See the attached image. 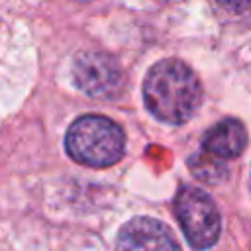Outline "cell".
<instances>
[{
	"label": "cell",
	"mask_w": 251,
	"mask_h": 251,
	"mask_svg": "<svg viewBox=\"0 0 251 251\" xmlns=\"http://www.w3.org/2000/svg\"><path fill=\"white\" fill-rule=\"evenodd\" d=\"M147 110L165 124L188 122L200 106L202 86L188 65L176 59L155 63L143 82Z\"/></svg>",
	"instance_id": "1"
},
{
	"label": "cell",
	"mask_w": 251,
	"mask_h": 251,
	"mask_svg": "<svg viewBox=\"0 0 251 251\" xmlns=\"http://www.w3.org/2000/svg\"><path fill=\"white\" fill-rule=\"evenodd\" d=\"M65 147L71 159L86 167H110L124 155L126 137L122 127L98 114L80 116L71 124L65 135Z\"/></svg>",
	"instance_id": "2"
},
{
	"label": "cell",
	"mask_w": 251,
	"mask_h": 251,
	"mask_svg": "<svg viewBox=\"0 0 251 251\" xmlns=\"http://www.w3.org/2000/svg\"><path fill=\"white\" fill-rule=\"evenodd\" d=\"M178 224L194 249H208L220 237V212L214 200L200 188L182 184L175 198Z\"/></svg>",
	"instance_id": "3"
},
{
	"label": "cell",
	"mask_w": 251,
	"mask_h": 251,
	"mask_svg": "<svg viewBox=\"0 0 251 251\" xmlns=\"http://www.w3.org/2000/svg\"><path fill=\"white\" fill-rule=\"evenodd\" d=\"M73 80L78 90L94 98H112L122 90L124 75L118 61L104 51H84L73 63Z\"/></svg>",
	"instance_id": "4"
},
{
	"label": "cell",
	"mask_w": 251,
	"mask_h": 251,
	"mask_svg": "<svg viewBox=\"0 0 251 251\" xmlns=\"http://www.w3.org/2000/svg\"><path fill=\"white\" fill-rule=\"evenodd\" d=\"M116 251H180L169 227L153 218H133L122 226Z\"/></svg>",
	"instance_id": "5"
},
{
	"label": "cell",
	"mask_w": 251,
	"mask_h": 251,
	"mask_svg": "<svg viewBox=\"0 0 251 251\" xmlns=\"http://www.w3.org/2000/svg\"><path fill=\"white\" fill-rule=\"evenodd\" d=\"M245 127L239 120L227 118L218 122L212 129L206 131L202 147L208 155H214L216 159L224 161V159H235L243 147H245Z\"/></svg>",
	"instance_id": "6"
},
{
	"label": "cell",
	"mask_w": 251,
	"mask_h": 251,
	"mask_svg": "<svg viewBox=\"0 0 251 251\" xmlns=\"http://www.w3.org/2000/svg\"><path fill=\"white\" fill-rule=\"evenodd\" d=\"M188 167L192 169L194 176H198L200 180L210 182V184L222 182L227 176V171H226L224 163L220 159H216L214 155H208L206 151L198 153V155H192L188 159Z\"/></svg>",
	"instance_id": "7"
}]
</instances>
